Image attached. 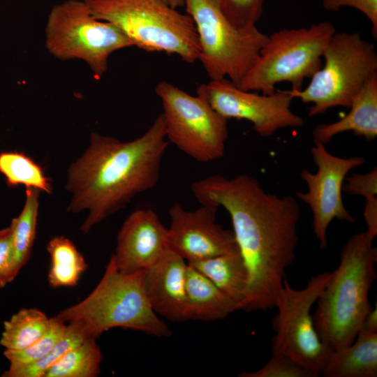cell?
<instances>
[{
	"label": "cell",
	"instance_id": "ffe728a7",
	"mask_svg": "<svg viewBox=\"0 0 377 377\" xmlns=\"http://www.w3.org/2000/svg\"><path fill=\"white\" fill-rule=\"evenodd\" d=\"M188 263L230 297L237 310L241 309L246 295L249 274L239 250Z\"/></svg>",
	"mask_w": 377,
	"mask_h": 377
},
{
	"label": "cell",
	"instance_id": "d6986e66",
	"mask_svg": "<svg viewBox=\"0 0 377 377\" xmlns=\"http://www.w3.org/2000/svg\"><path fill=\"white\" fill-rule=\"evenodd\" d=\"M321 375L325 377H376L377 332L361 329L352 343L332 352Z\"/></svg>",
	"mask_w": 377,
	"mask_h": 377
},
{
	"label": "cell",
	"instance_id": "ac0fdd59",
	"mask_svg": "<svg viewBox=\"0 0 377 377\" xmlns=\"http://www.w3.org/2000/svg\"><path fill=\"white\" fill-rule=\"evenodd\" d=\"M186 295L188 320L214 321L237 309L235 303L207 276L188 263Z\"/></svg>",
	"mask_w": 377,
	"mask_h": 377
},
{
	"label": "cell",
	"instance_id": "52a82bcc",
	"mask_svg": "<svg viewBox=\"0 0 377 377\" xmlns=\"http://www.w3.org/2000/svg\"><path fill=\"white\" fill-rule=\"evenodd\" d=\"M323 66L300 90H289L294 98L311 103L309 117L334 107L350 108L365 83L377 74V52L374 44L358 32H335L323 54Z\"/></svg>",
	"mask_w": 377,
	"mask_h": 377
},
{
	"label": "cell",
	"instance_id": "7c38bea8",
	"mask_svg": "<svg viewBox=\"0 0 377 377\" xmlns=\"http://www.w3.org/2000/svg\"><path fill=\"white\" fill-rule=\"evenodd\" d=\"M197 95L227 119H244L253 124L262 137H269L286 128H300L302 117L290 109L294 99L290 91L276 89L269 94H260L239 89L227 78L210 80L200 84Z\"/></svg>",
	"mask_w": 377,
	"mask_h": 377
},
{
	"label": "cell",
	"instance_id": "277c9868",
	"mask_svg": "<svg viewBox=\"0 0 377 377\" xmlns=\"http://www.w3.org/2000/svg\"><path fill=\"white\" fill-rule=\"evenodd\" d=\"M144 270L120 272L111 256L96 288L78 303L55 316L64 321L80 322L89 337L97 338L116 327L167 337L172 332L151 307L143 282Z\"/></svg>",
	"mask_w": 377,
	"mask_h": 377
},
{
	"label": "cell",
	"instance_id": "484cf974",
	"mask_svg": "<svg viewBox=\"0 0 377 377\" xmlns=\"http://www.w3.org/2000/svg\"><path fill=\"white\" fill-rule=\"evenodd\" d=\"M90 337L84 325L78 321L66 323V330L53 348L43 357L27 365L8 368L2 377H44L49 369L68 351Z\"/></svg>",
	"mask_w": 377,
	"mask_h": 377
},
{
	"label": "cell",
	"instance_id": "8992f818",
	"mask_svg": "<svg viewBox=\"0 0 377 377\" xmlns=\"http://www.w3.org/2000/svg\"><path fill=\"white\" fill-rule=\"evenodd\" d=\"M336 31L330 22L274 31L238 87L269 94L278 83L287 82L292 90L302 89L304 80L322 67L323 52Z\"/></svg>",
	"mask_w": 377,
	"mask_h": 377
},
{
	"label": "cell",
	"instance_id": "6da1fadb",
	"mask_svg": "<svg viewBox=\"0 0 377 377\" xmlns=\"http://www.w3.org/2000/svg\"><path fill=\"white\" fill-rule=\"evenodd\" d=\"M191 191L201 205L223 207L230 216L249 274L240 309L274 307L299 241L301 210L296 198L267 192L246 174L229 179L211 175L193 182Z\"/></svg>",
	"mask_w": 377,
	"mask_h": 377
},
{
	"label": "cell",
	"instance_id": "f546056e",
	"mask_svg": "<svg viewBox=\"0 0 377 377\" xmlns=\"http://www.w3.org/2000/svg\"><path fill=\"white\" fill-rule=\"evenodd\" d=\"M343 190L350 195H360L365 200L377 197V167L369 172L353 173L346 177Z\"/></svg>",
	"mask_w": 377,
	"mask_h": 377
},
{
	"label": "cell",
	"instance_id": "cb8c5ba5",
	"mask_svg": "<svg viewBox=\"0 0 377 377\" xmlns=\"http://www.w3.org/2000/svg\"><path fill=\"white\" fill-rule=\"evenodd\" d=\"M95 337H88L68 351L44 377H96L100 374L103 354Z\"/></svg>",
	"mask_w": 377,
	"mask_h": 377
},
{
	"label": "cell",
	"instance_id": "1f68e13d",
	"mask_svg": "<svg viewBox=\"0 0 377 377\" xmlns=\"http://www.w3.org/2000/svg\"><path fill=\"white\" fill-rule=\"evenodd\" d=\"M13 239L10 227L0 229V288L12 282L15 277L13 268Z\"/></svg>",
	"mask_w": 377,
	"mask_h": 377
},
{
	"label": "cell",
	"instance_id": "e575fe53",
	"mask_svg": "<svg viewBox=\"0 0 377 377\" xmlns=\"http://www.w3.org/2000/svg\"><path fill=\"white\" fill-rule=\"evenodd\" d=\"M172 8L177 9L179 7L184 6L185 0H163Z\"/></svg>",
	"mask_w": 377,
	"mask_h": 377
},
{
	"label": "cell",
	"instance_id": "5b68a950",
	"mask_svg": "<svg viewBox=\"0 0 377 377\" xmlns=\"http://www.w3.org/2000/svg\"><path fill=\"white\" fill-rule=\"evenodd\" d=\"M92 15L121 29L135 47L179 56L187 63L200 52L192 17L163 0H84Z\"/></svg>",
	"mask_w": 377,
	"mask_h": 377
},
{
	"label": "cell",
	"instance_id": "7a4b0ae2",
	"mask_svg": "<svg viewBox=\"0 0 377 377\" xmlns=\"http://www.w3.org/2000/svg\"><path fill=\"white\" fill-rule=\"evenodd\" d=\"M168 144L163 113L133 140L91 134L88 148L68 168L66 186L71 194L67 211H88L84 234L156 184Z\"/></svg>",
	"mask_w": 377,
	"mask_h": 377
},
{
	"label": "cell",
	"instance_id": "4fadbf2b",
	"mask_svg": "<svg viewBox=\"0 0 377 377\" xmlns=\"http://www.w3.org/2000/svg\"><path fill=\"white\" fill-rule=\"evenodd\" d=\"M311 148L316 172L307 169L300 172L307 191H297V199L306 204L312 214V228L320 249L327 244V231L334 219L353 223L355 218L346 208L342 198L343 182L348 172L362 165L365 158H342L329 152L325 145L313 141Z\"/></svg>",
	"mask_w": 377,
	"mask_h": 377
},
{
	"label": "cell",
	"instance_id": "5bb4252c",
	"mask_svg": "<svg viewBox=\"0 0 377 377\" xmlns=\"http://www.w3.org/2000/svg\"><path fill=\"white\" fill-rule=\"evenodd\" d=\"M218 209L201 205L190 211L174 203L168 210V248L187 263L238 251L232 230L216 222Z\"/></svg>",
	"mask_w": 377,
	"mask_h": 377
},
{
	"label": "cell",
	"instance_id": "7402d4cb",
	"mask_svg": "<svg viewBox=\"0 0 377 377\" xmlns=\"http://www.w3.org/2000/svg\"><path fill=\"white\" fill-rule=\"evenodd\" d=\"M51 318L36 309H22L4 321L0 345L4 350L24 349L42 338L50 330Z\"/></svg>",
	"mask_w": 377,
	"mask_h": 377
},
{
	"label": "cell",
	"instance_id": "d6a6232c",
	"mask_svg": "<svg viewBox=\"0 0 377 377\" xmlns=\"http://www.w3.org/2000/svg\"><path fill=\"white\" fill-rule=\"evenodd\" d=\"M366 232L374 240L377 235V197L365 200L363 212Z\"/></svg>",
	"mask_w": 377,
	"mask_h": 377
},
{
	"label": "cell",
	"instance_id": "e0dca14e",
	"mask_svg": "<svg viewBox=\"0 0 377 377\" xmlns=\"http://www.w3.org/2000/svg\"><path fill=\"white\" fill-rule=\"evenodd\" d=\"M348 113L341 119L316 126L313 141L324 145L338 134L352 131L355 135L373 140L377 136V74L371 77L353 99Z\"/></svg>",
	"mask_w": 377,
	"mask_h": 377
},
{
	"label": "cell",
	"instance_id": "9c48e42d",
	"mask_svg": "<svg viewBox=\"0 0 377 377\" xmlns=\"http://www.w3.org/2000/svg\"><path fill=\"white\" fill-rule=\"evenodd\" d=\"M198 35L201 62L210 80L228 77L239 86L257 60L268 36L256 26L233 25L212 0H185Z\"/></svg>",
	"mask_w": 377,
	"mask_h": 377
},
{
	"label": "cell",
	"instance_id": "4dcf8cb0",
	"mask_svg": "<svg viewBox=\"0 0 377 377\" xmlns=\"http://www.w3.org/2000/svg\"><path fill=\"white\" fill-rule=\"evenodd\" d=\"M325 10L337 11L342 7H350L362 13L371 24V34L377 38V0H321Z\"/></svg>",
	"mask_w": 377,
	"mask_h": 377
},
{
	"label": "cell",
	"instance_id": "603a6c76",
	"mask_svg": "<svg viewBox=\"0 0 377 377\" xmlns=\"http://www.w3.org/2000/svg\"><path fill=\"white\" fill-rule=\"evenodd\" d=\"M40 191L27 188L26 198L20 214L11 221L13 239V268L16 278L27 264L34 246L37 226Z\"/></svg>",
	"mask_w": 377,
	"mask_h": 377
},
{
	"label": "cell",
	"instance_id": "4316f807",
	"mask_svg": "<svg viewBox=\"0 0 377 377\" xmlns=\"http://www.w3.org/2000/svg\"><path fill=\"white\" fill-rule=\"evenodd\" d=\"M66 327V323L54 316L51 318L50 330L39 340L20 350H4L3 355L9 362L8 368L30 364L43 357L61 337Z\"/></svg>",
	"mask_w": 377,
	"mask_h": 377
},
{
	"label": "cell",
	"instance_id": "f1b7e54d",
	"mask_svg": "<svg viewBox=\"0 0 377 377\" xmlns=\"http://www.w3.org/2000/svg\"><path fill=\"white\" fill-rule=\"evenodd\" d=\"M239 377H315L307 369L288 356L272 354L269 360L255 371H243Z\"/></svg>",
	"mask_w": 377,
	"mask_h": 377
},
{
	"label": "cell",
	"instance_id": "2e32d148",
	"mask_svg": "<svg viewBox=\"0 0 377 377\" xmlns=\"http://www.w3.org/2000/svg\"><path fill=\"white\" fill-rule=\"evenodd\" d=\"M188 263L168 248L144 270L143 282L149 303L156 314L174 322L188 320L186 295Z\"/></svg>",
	"mask_w": 377,
	"mask_h": 377
},
{
	"label": "cell",
	"instance_id": "d4e9b609",
	"mask_svg": "<svg viewBox=\"0 0 377 377\" xmlns=\"http://www.w3.org/2000/svg\"><path fill=\"white\" fill-rule=\"evenodd\" d=\"M0 172L9 186L24 185L50 194L52 187L42 168L32 158L18 151L0 153Z\"/></svg>",
	"mask_w": 377,
	"mask_h": 377
},
{
	"label": "cell",
	"instance_id": "30bf717a",
	"mask_svg": "<svg viewBox=\"0 0 377 377\" xmlns=\"http://www.w3.org/2000/svg\"><path fill=\"white\" fill-rule=\"evenodd\" d=\"M330 276V272L317 274L300 290L285 277L274 306L277 313L272 322V354L288 356L315 377L322 374L333 350L320 339L311 311Z\"/></svg>",
	"mask_w": 377,
	"mask_h": 377
},
{
	"label": "cell",
	"instance_id": "836d02e7",
	"mask_svg": "<svg viewBox=\"0 0 377 377\" xmlns=\"http://www.w3.org/2000/svg\"><path fill=\"white\" fill-rule=\"evenodd\" d=\"M367 331L371 332H377V306L376 303L375 308H371L366 316L362 328Z\"/></svg>",
	"mask_w": 377,
	"mask_h": 377
},
{
	"label": "cell",
	"instance_id": "8fae6325",
	"mask_svg": "<svg viewBox=\"0 0 377 377\" xmlns=\"http://www.w3.org/2000/svg\"><path fill=\"white\" fill-rule=\"evenodd\" d=\"M155 91L162 102L169 143L199 162L223 156L228 119L200 96L188 94L168 82H160Z\"/></svg>",
	"mask_w": 377,
	"mask_h": 377
},
{
	"label": "cell",
	"instance_id": "ba28073f",
	"mask_svg": "<svg viewBox=\"0 0 377 377\" xmlns=\"http://www.w3.org/2000/svg\"><path fill=\"white\" fill-rule=\"evenodd\" d=\"M45 45L58 59L86 63L96 80L108 70L115 51L135 47L113 24L94 17L84 0H66L55 4L47 16Z\"/></svg>",
	"mask_w": 377,
	"mask_h": 377
},
{
	"label": "cell",
	"instance_id": "9a60e30c",
	"mask_svg": "<svg viewBox=\"0 0 377 377\" xmlns=\"http://www.w3.org/2000/svg\"><path fill=\"white\" fill-rule=\"evenodd\" d=\"M168 228L156 212L139 209L124 221L112 255L117 269L124 274L145 270L168 249Z\"/></svg>",
	"mask_w": 377,
	"mask_h": 377
},
{
	"label": "cell",
	"instance_id": "44dd1931",
	"mask_svg": "<svg viewBox=\"0 0 377 377\" xmlns=\"http://www.w3.org/2000/svg\"><path fill=\"white\" fill-rule=\"evenodd\" d=\"M47 251L50 257L49 285L54 288L75 286L88 266L73 242L64 236L54 237Z\"/></svg>",
	"mask_w": 377,
	"mask_h": 377
},
{
	"label": "cell",
	"instance_id": "3957f363",
	"mask_svg": "<svg viewBox=\"0 0 377 377\" xmlns=\"http://www.w3.org/2000/svg\"><path fill=\"white\" fill-rule=\"evenodd\" d=\"M373 241L366 231L348 239L341 249L337 268L316 302V330L333 350L353 342L372 308L369 293L376 279Z\"/></svg>",
	"mask_w": 377,
	"mask_h": 377
},
{
	"label": "cell",
	"instance_id": "83f0119b",
	"mask_svg": "<svg viewBox=\"0 0 377 377\" xmlns=\"http://www.w3.org/2000/svg\"><path fill=\"white\" fill-rule=\"evenodd\" d=\"M235 27L256 26L263 13L264 0H212Z\"/></svg>",
	"mask_w": 377,
	"mask_h": 377
}]
</instances>
